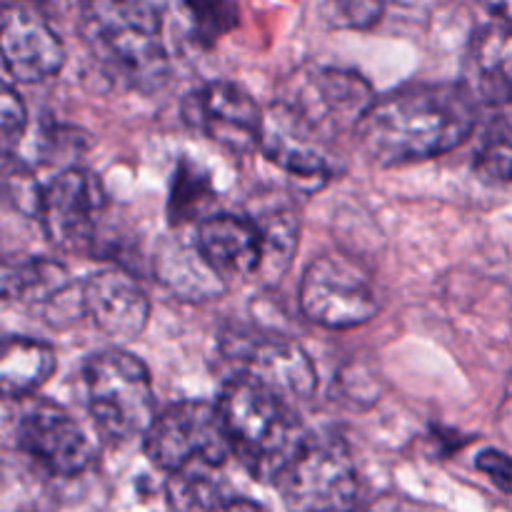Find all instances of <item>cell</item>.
<instances>
[{"instance_id": "cell-1", "label": "cell", "mask_w": 512, "mask_h": 512, "mask_svg": "<svg viewBox=\"0 0 512 512\" xmlns=\"http://www.w3.org/2000/svg\"><path fill=\"white\" fill-rule=\"evenodd\" d=\"M478 120V105L460 83H408L370 103L353 135L380 168L440 158L460 148Z\"/></svg>"}, {"instance_id": "cell-25", "label": "cell", "mask_w": 512, "mask_h": 512, "mask_svg": "<svg viewBox=\"0 0 512 512\" xmlns=\"http://www.w3.org/2000/svg\"><path fill=\"white\" fill-rule=\"evenodd\" d=\"M40 185L23 163L13 158L8 150H0V198L8 200L23 213L35 215L38 208Z\"/></svg>"}, {"instance_id": "cell-8", "label": "cell", "mask_w": 512, "mask_h": 512, "mask_svg": "<svg viewBox=\"0 0 512 512\" xmlns=\"http://www.w3.org/2000/svg\"><path fill=\"white\" fill-rule=\"evenodd\" d=\"M298 303L310 323L328 330L360 328L380 313L368 270L343 253H325L308 265Z\"/></svg>"}, {"instance_id": "cell-16", "label": "cell", "mask_w": 512, "mask_h": 512, "mask_svg": "<svg viewBox=\"0 0 512 512\" xmlns=\"http://www.w3.org/2000/svg\"><path fill=\"white\" fill-rule=\"evenodd\" d=\"M205 263L218 273L225 285L258 275L260 235L250 218L240 215H210L195 225L193 235Z\"/></svg>"}, {"instance_id": "cell-15", "label": "cell", "mask_w": 512, "mask_h": 512, "mask_svg": "<svg viewBox=\"0 0 512 512\" xmlns=\"http://www.w3.org/2000/svg\"><path fill=\"white\" fill-rule=\"evenodd\" d=\"M258 150H263L265 158L295 183L305 185V190L323 188L333 178V165L325 155L323 143L278 103L270 108V113H263V138Z\"/></svg>"}, {"instance_id": "cell-11", "label": "cell", "mask_w": 512, "mask_h": 512, "mask_svg": "<svg viewBox=\"0 0 512 512\" xmlns=\"http://www.w3.org/2000/svg\"><path fill=\"white\" fill-rule=\"evenodd\" d=\"M18 448L55 478L85 473L95 460V445L83 425L50 400L28 405L15 428Z\"/></svg>"}, {"instance_id": "cell-20", "label": "cell", "mask_w": 512, "mask_h": 512, "mask_svg": "<svg viewBox=\"0 0 512 512\" xmlns=\"http://www.w3.org/2000/svg\"><path fill=\"white\" fill-rule=\"evenodd\" d=\"M55 373V350L38 338H0V400L30 398Z\"/></svg>"}, {"instance_id": "cell-30", "label": "cell", "mask_w": 512, "mask_h": 512, "mask_svg": "<svg viewBox=\"0 0 512 512\" xmlns=\"http://www.w3.org/2000/svg\"><path fill=\"white\" fill-rule=\"evenodd\" d=\"M220 512H260V508H255L248 500H228V505Z\"/></svg>"}, {"instance_id": "cell-18", "label": "cell", "mask_w": 512, "mask_h": 512, "mask_svg": "<svg viewBox=\"0 0 512 512\" xmlns=\"http://www.w3.org/2000/svg\"><path fill=\"white\" fill-rule=\"evenodd\" d=\"M153 278L183 303H210L225 295L228 285L205 263L193 238L173 233L165 235L150 260Z\"/></svg>"}, {"instance_id": "cell-2", "label": "cell", "mask_w": 512, "mask_h": 512, "mask_svg": "<svg viewBox=\"0 0 512 512\" xmlns=\"http://www.w3.org/2000/svg\"><path fill=\"white\" fill-rule=\"evenodd\" d=\"M163 10V5L140 0L85 5L80 30L90 55L110 83L138 93L163 88L170 75Z\"/></svg>"}, {"instance_id": "cell-31", "label": "cell", "mask_w": 512, "mask_h": 512, "mask_svg": "<svg viewBox=\"0 0 512 512\" xmlns=\"http://www.w3.org/2000/svg\"><path fill=\"white\" fill-rule=\"evenodd\" d=\"M5 10H8V5H0V23H3V15H5Z\"/></svg>"}, {"instance_id": "cell-14", "label": "cell", "mask_w": 512, "mask_h": 512, "mask_svg": "<svg viewBox=\"0 0 512 512\" xmlns=\"http://www.w3.org/2000/svg\"><path fill=\"white\" fill-rule=\"evenodd\" d=\"M0 58L18 83H43L65 65V45L35 10L8 5L0 23Z\"/></svg>"}, {"instance_id": "cell-7", "label": "cell", "mask_w": 512, "mask_h": 512, "mask_svg": "<svg viewBox=\"0 0 512 512\" xmlns=\"http://www.w3.org/2000/svg\"><path fill=\"white\" fill-rule=\"evenodd\" d=\"M143 448L150 463L170 475L218 470L230 460L218 408L208 400H180L155 415L143 435Z\"/></svg>"}, {"instance_id": "cell-19", "label": "cell", "mask_w": 512, "mask_h": 512, "mask_svg": "<svg viewBox=\"0 0 512 512\" xmlns=\"http://www.w3.org/2000/svg\"><path fill=\"white\" fill-rule=\"evenodd\" d=\"M70 290V273L50 258L0 263V300L25 308H53Z\"/></svg>"}, {"instance_id": "cell-23", "label": "cell", "mask_w": 512, "mask_h": 512, "mask_svg": "<svg viewBox=\"0 0 512 512\" xmlns=\"http://www.w3.org/2000/svg\"><path fill=\"white\" fill-rule=\"evenodd\" d=\"M510 118L508 108L498 110V118L490 123L478 153H475V173L493 185H508L510 180Z\"/></svg>"}, {"instance_id": "cell-5", "label": "cell", "mask_w": 512, "mask_h": 512, "mask_svg": "<svg viewBox=\"0 0 512 512\" xmlns=\"http://www.w3.org/2000/svg\"><path fill=\"white\" fill-rule=\"evenodd\" d=\"M273 483L290 512H350L358 495L353 455L333 430L303 435Z\"/></svg>"}, {"instance_id": "cell-24", "label": "cell", "mask_w": 512, "mask_h": 512, "mask_svg": "<svg viewBox=\"0 0 512 512\" xmlns=\"http://www.w3.org/2000/svg\"><path fill=\"white\" fill-rule=\"evenodd\" d=\"M188 15V35L198 45H215L218 38L238 25V5L233 3H185L180 5Z\"/></svg>"}, {"instance_id": "cell-29", "label": "cell", "mask_w": 512, "mask_h": 512, "mask_svg": "<svg viewBox=\"0 0 512 512\" xmlns=\"http://www.w3.org/2000/svg\"><path fill=\"white\" fill-rule=\"evenodd\" d=\"M355 512H420V510L415 508V505L405 503V500L393 498V495H383V498L373 500V503H368L365 508Z\"/></svg>"}, {"instance_id": "cell-3", "label": "cell", "mask_w": 512, "mask_h": 512, "mask_svg": "<svg viewBox=\"0 0 512 512\" xmlns=\"http://www.w3.org/2000/svg\"><path fill=\"white\" fill-rule=\"evenodd\" d=\"M230 458L238 460L255 480L278 478L283 465L303 440L298 418L288 400L270 393L255 380L235 375L215 400Z\"/></svg>"}, {"instance_id": "cell-10", "label": "cell", "mask_w": 512, "mask_h": 512, "mask_svg": "<svg viewBox=\"0 0 512 512\" xmlns=\"http://www.w3.org/2000/svg\"><path fill=\"white\" fill-rule=\"evenodd\" d=\"M105 203L108 200L98 175L85 168H63L40 185L35 218L58 250L93 253Z\"/></svg>"}, {"instance_id": "cell-21", "label": "cell", "mask_w": 512, "mask_h": 512, "mask_svg": "<svg viewBox=\"0 0 512 512\" xmlns=\"http://www.w3.org/2000/svg\"><path fill=\"white\" fill-rule=\"evenodd\" d=\"M253 225L260 235V268L268 283H278L288 273L300 243V215L298 208L285 200H278L263 213L253 215Z\"/></svg>"}, {"instance_id": "cell-27", "label": "cell", "mask_w": 512, "mask_h": 512, "mask_svg": "<svg viewBox=\"0 0 512 512\" xmlns=\"http://www.w3.org/2000/svg\"><path fill=\"white\" fill-rule=\"evenodd\" d=\"M385 13L383 3H333L328 5V20L340 28H370Z\"/></svg>"}, {"instance_id": "cell-12", "label": "cell", "mask_w": 512, "mask_h": 512, "mask_svg": "<svg viewBox=\"0 0 512 512\" xmlns=\"http://www.w3.org/2000/svg\"><path fill=\"white\" fill-rule=\"evenodd\" d=\"M183 118L228 153L248 155L260 148L263 108L248 90L230 80H213L185 95Z\"/></svg>"}, {"instance_id": "cell-4", "label": "cell", "mask_w": 512, "mask_h": 512, "mask_svg": "<svg viewBox=\"0 0 512 512\" xmlns=\"http://www.w3.org/2000/svg\"><path fill=\"white\" fill-rule=\"evenodd\" d=\"M88 410L95 428L115 443L145 435L155 418V390L150 370L123 348L90 355L83 368Z\"/></svg>"}, {"instance_id": "cell-22", "label": "cell", "mask_w": 512, "mask_h": 512, "mask_svg": "<svg viewBox=\"0 0 512 512\" xmlns=\"http://www.w3.org/2000/svg\"><path fill=\"white\" fill-rule=\"evenodd\" d=\"M215 185L213 178L205 168H200L195 160L180 158L175 165L173 175H170V193H168V220L170 225L180 228V225L195 223L210 218V208H213Z\"/></svg>"}, {"instance_id": "cell-28", "label": "cell", "mask_w": 512, "mask_h": 512, "mask_svg": "<svg viewBox=\"0 0 512 512\" xmlns=\"http://www.w3.org/2000/svg\"><path fill=\"white\" fill-rule=\"evenodd\" d=\"M478 470L488 475L503 493H510L512 470L508 455L500 453V450H483V453L478 455Z\"/></svg>"}, {"instance_id": "cell-13", "label": "cell", "mask_w": 512, "mask_h": 512, "mask_svg": "<svg viewBox=\"0 0 512 512\" xmlns=\"http://www.w3.org/2000/svg\"><path fill=\"white\" fill-rule=\"evenodd\" d=\"M78 308L100 333L115 343L140 338L148 328L150 300L135 278L120 268L88 275L78 288Z\"/></svg>"}, {"instance_id": "cell-26", "label": "cell", "mask_w": 512, "mask_h": 512, "mask_svg": "<svg viewBox=\"0 0 512 512\" xmlns=\"http://www.w3.org/2000/svg\"><path fill=\"white\" fill-rule=\"evenodd\" d=\"M28 128V108L10 83L0 78V150H8Z\"/></svg>"}, {"instance_id": "cell-17", "label": "cell", "mask_w": 512, "mask_h": 512, "mask_svg": "<svg viewBox=\"0 0 512 512\" xmlns=\"http://www.w3.org/2000/svg\"><path fill=\"white\" fill-rule=\"evenodd\" d=\"M510 43V18L493 20L470 38L465 80L460 85L468 90L475 105H493L498 110L510 105Z\"/></svg>"}, {"instance_id": "cell-9", "label": "cell", "mask_w": 512, "mask_h": 512, "mask_svg": "<svg viewBox=\"0 0 512 512\" xmlns=\"http://www.w3.org/2000/svg\"><path fill=\"white\" fill-rule=\"evenodd\" d=\"M220 353L238 375L255 380L283 400H310L318 390L313 358L295 340L260 328H230L220 335Z\"/></svg>"}, {"instance_id": "cell-6", "label": "cell", "mask_w": 512, "mask_h": 512, "mask_svg": "<svg viewBox=\"0 0 512 512\" xmlns=\"http://www.w3.org/2000/svg\"><path fill=\"white\" fill-rule=\"evenodd\" d=\"M373 100V88L355 70L310 65L288 80L278 105L313 138L328 143L340 133H353Z\"/></svg>"}]
</instances>
